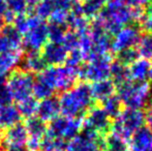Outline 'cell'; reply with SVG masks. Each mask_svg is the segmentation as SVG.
Segmentation results:
<instances>
[{"mask_svg":"<svg viewBox=\"0 0 152 151\" xmlns=\"http://www.w3.org/2000/svg\"><path fill=\"white\" fill-rule=\"evenodd\" d=\"M58 101L62 116L77 119L84 118L96 103L92 95L91 85L83 81L77 83L69 90L62 92Z\"/></svg>","mask_w":152,"mask_h":151,"instance_id":"obj_1","label":"cell"},{"mask_svg":"<svg viewBox=\"0 0 152 151\" xmlns=\"http://www.w3.org/2000/svg\"><path fill=\"white\" fill-rule=\"evenodd\" d=\"M143 8H132L121 0H110L98 14V19L111 35H115L123 27L132 25L141 17Z\"/></svg>","mask_w":152,"mask_h":151,"instance_id":"obj_2","label":"cell"},{"mask_svg":"<svg viewBox=\"0 0 152 151\" xmlns=\"http://www.w3.org/2000/svg\"><path fill=\"white\" fill-rule=\"evenodd\" d=\"M149 87L150 86L148 82L129 80L116 88V91L123 106L128 109L142 110L151 104Z\"/></svg>","mask_w":152,"mask_h":151,"instance_id":"obj_3","label":"cell"},{"mask_svg":"<svg viewBox=\"0 0 152 151\" xmlns=\"http://www.w3.org/2000/svg\"><path fill=\"white\" fill-rule=\"evenodd\" d=\"M145 123V114L142 110L128 109L122 110L120 114L112 120L113 133L120 136L125 141L129 142L132 133L143 126Z\"/></svg>","mask_w":152,"mask_h":151,"instance_id":"obj_4","label":"cell"},{"mask_svg":"<svg viewBox=\"0 0 152 151\" xmlns=\"http://www.w3.org/2000/svg\"><path fill=\"white\" fill-rule=\"evenodd\" d=\"M113 59L109 54L97 56L91 60L83 63L79 67L77 75L83 82L95 83L98 81L106 80L110 77L111 63Z\"/></svg>","mask_w":152,"mask_h":151,"instance_id":"obj_5","label":"cell"},{"mask_svg":"<svg viewBox=\"0 0 152 151\" xmlns=\"http://www.w3.org/2000/svg\"><path fill=\"white\" fill-rule=\"evenodd\" d=\"M34 80L35 79L32 74L20 69H12L10 73H8L6 85L12 93V99L18 103L27 97L32 96Z\"/></svg>","mask_w":152,"mask_h":151,"instance_id":"obj_6","label":"cell"},{"mask_svg":"<svg viewBox=\"0 0 152 151\" xmlns=\"http://www.w3.org/2000/svg\"><path fill=\"white\" fill-rule=\"evenodd\" d=\"M81 129H82V119L57 116L49 121L47 133L52 137L70 141L80 133Z\"/></svg>","mask_w":152,"mask_h":151,"instance_id":"obj_7","label":"cell"},{"mask_svg":"<svg viewBox=\"0 0 152 151\" xmlns=\"http://www.w3.org/2000/svg\"><path fill=\"white\" fill-rule=\"evenodd\" d=\"M104 137L82 127L80 133L67 143L66 151H102Z\"/></svg>","mask_w":152,"mask_h":151,"instance_id":"obj_8","label":"cell"},{"mask_svg":"<svg viewBox=\"0 0 152 151\" xmlns=\"http://www.w3.org/2000/svg\"><path fill=\"white\" fill-rule=\"evenodd\" d=\"M82 122V127L88 128L100 137H104L112 129V119L99 106H94L88 111Z\"/></svg>","mask_w":152,"mask_h":151,"instance_id":"obj_9","label":"cell"},{"mask_svg":"<svg viewBox=\"0 0 152 151\" xmlns=\"http://www.w3.org/2000/svg\"><path fill=\"white\" fill-rule=\"evenodd\" d=\"M48 42V30L47 23L42 22L39 25L30 28L24 34L22 42V48L27 51V53L40 52L42 47Z\"/></svg>","mask_w":152,"mask_h":151,"instance_id":"obj_10","label":"cell"},{"mask_svg":"<svg viewBox=\"0 0 152 151\" xmlns=\"http://www.w3.org/2000/svg\"><path fill=\"white\" fill-rule=\"evenodd\" d=\"M112 42V50L115 53L128 48H136L141 38V32L136 26L129 25L119 30L114 35Z\"/></svg>","mask_w":152,"mask_h":151,"instance_id":"obj_11","label":"cell"},{"mask_svg":"<svg viewBox=\"0 0 152 151\" xmlns=\"http://www.w3.org/2000/svg\"><path fill=\"white\" fill-rule=\"evenodd\" d=\"M68 51L61 42H47L40 50V55L46 61L47 65L58 66L65 62Z\"/></svg>","mask_w":152,"mask_h":151,"instance_id":"obj_12","label":"cell"},{"mask_svg":"<svg viewBox=\"0 0 152 151\" xmlns=\"http://www.w3.org/2000/svg\"><path fill=\"white\" fill-rule=\"evenodd\" d=\"M129 146L132 151H148L152 148V131L143 125L130 137Z\"/></svg>","mask_w":152,"mask_h":151,"instance_id":"obj_13","label":"cell"},{"mask_svg":"<svg viewBox=\"0 0 152 151\" xmlns=\"http://www.w3.org/2000/svg\"><path fill=\"white\" fill-rule=\"evenodd\" d=\"M19 69L24 71L30 74H39L40 71H44L47 66L46 61L40 55V52H32L27 53L24 57L22 56L20 62H19Z\"/></svg>","mask_w":152,"mask_h":151,"instance_id":"obj_14","label":"cell"},{"mask_svg":"<svg viewBox=\"0 0 152 151\" xmlns=\"http://www.w3.org/2000/svg\"><path fill=\"white\" fill-rule=\"evenodd\" d=\"M59 113H60L59 101L54 95L38 101L37 109H36V115L40 119L46 121V122L52 120L55 117L59 116Z\"/></svg>","mask_w":152,"mask_h":151,"instance_id":"obj_15","label":"cell"},{"mask_svg":"<svg viewBox=\"0 0 152 151\" xmlns=\"http://www.w3.org/2000/svg\"><path fill=\"white\" fill-rule=\"evenodd\" d=\"M151 66L152 64L149 60L144 58L138 59L128 66L130 79L137 82H147L150 75Z\"/></svg>","mask_w":152,"mask_h":151,"instance_id":"obj_16","label":"cell"},{"mask_svg":"<svg viewBox=\"0 0 152 151\" xmlns=\"http://www.w3.org/2000/svg\"><path fill=\"white\" fill-rule=\"evenodd\" d=\"M91 90L95 101L102 103L104 99L109 98L113 94H115L116 87L110 79H106V80L93 83L91 85Z\"/></svg>","mask_w":152,"mask_h":151,"instance_id":"obj_17","label":"cell"},{"mask_svg":"<svg viewBox=\"0 0 152 151\" xmlns=\"http://www.w3.org/2000/svg\"><path fill=\"white\" fill-rule=\"evenodd\" d=\"M21 116L17 106L12 104L0 106V126L3 129L12 126L18 122H21Z\"/></svg>","mask_w":152,"mask_h":151,"instance_id":"obj_18","label":"cell"},{"mask_svg":"<svg viewBox=\"0 0 152 151\" xmlns=\"http://www.w3.org/2000/svg\"><path fill=\"white\" fill-rule=\"evenodd\" d=\"M3 135V141L6 143H26L28 139V133L24 123L18 122L12 126L5 128Z\"/></svg>","mask_w":152,"mask_h":151,"instance_id":"obj_19","label":"cell"},{"mask_svg":"<svg viewBox=\"0 0 152 151\" xmlns=\"http://www.w3.org/2000/svg\"><path fill=\"white\" fill-rule=\"evenodd\" d=\"M24 125L26 127L27 133H28V137L31 138L42 139L48 131V124H47L46 121H44L35 115L29 117V118H26Z\"/></svg>","mask_w":152,"mask_h":151,"instance_id":"obj_20","label":"cell"},{"mask_svg":"<svg viewBox=\"0 0 152 151\" xmlns=\"http://www.w3.org/2000/svg\"><path fill=\"white\" fill-rule=\"evenodd\" d=\"M110 76H111V78H112L111 81L114 83L116 88H118L119 86L123 85L124 83L132 80L129 77L128 66L123 65L122 63L118 62L117 60L112 61V63H111Z\"/></svg>","mask_w":152,"mask_h":151,"instance_id":"obj_21","label":"cell"},{"mask_svg":"<svg viewBox=\"0 0 152 151\" xmlns=\"http://www.w3.org/2000/svg\"><path fill=\"white\" fill-rule=\"evenodd\" d=\"M129 144L120 136L114 133H109L104 137L102 151H128Z\"/></svg>","mask_w":152,"mask_h":151,"instance_id":"obj_22","label":"cell"},{"mask_svg":"<svg viewBox=\"0 0 152 151\" xmlns=\"http://www.w3.org/2000/svg\"><path fill=\"white\" fill-rule=\"evenodd\" d=\"M22 54L20 51H10L0 53V71L10 73L19 64Z\"/></svg>","mask_w":152,"mask_h":151,"instance_id":"obj_23","label":"cell"},{"mask_svg":"<svg viewBox=\"0 0 152 151\" xmlns=\"http://www.w3.org/2000/svg\"><path fill=\"white\" fill-rule=\"evenodd\" d=\"M67 141L46 133L40 140L39 151H66Z\"/></svg>","mask_w":152,"mask_h":151,"instance_id":"obj_24","label":"cell"},{"mask_svg":"<svg viewBox=\"0 0 152 151\" xmlns=\"http://www.w3.org/2000/svg\"><path fill=\"white\" fill-rule=\"evenodd\" d=\"M100 104H102V108L104 109V111L108 114V116L112 120L120 114V112L122 111V106H123L120 98L118 97V95L115 94H113L109 98L104 99Z\"/></svg>","mask_w":152,"mask_h":151,"instance_id":"obj_25","label":"cell"},{"mask_svg":"<svg viewBox=\"0 0 152 151\" xmlns=\"http://www.w3.org/2000/svg\"><path fill=\"white\" fill-rule=\"evenodd\" d=\"M107 0H84L81 4L82 12L87 19H93L104 8Z\"/></svg>","mask_w":152,"mask_h":151,"instance_id":"obj_26","label":"cell"},{"mask_svg":"<svg viewBox=\"0 0 152 151\" xmlns=\"http://www.w3.org/2000/svg\"><path fill=\"white\" fill-rule=\"evenodd\" d=\"M2 33L6 36L8 40L10 42V44H12V47L15 48L16 51H20L22 48V42H23V36L20 32L16 29V27L12 24H5L1 29H0Z\"/></svg>","mask_w":152,"mask_h":151,"instance_id":"obj_27","label":"cell"},{"mask_svg":"<svg viewBox=\"0 0 152 151\" xmlns=\"http://www.w3.org/2000/svg\"><path fill=\"white\" fill-rule=\"evenodd\" d=\"M55 93V90L48 84H46L42 81L35 79L34 80L33 88H32V96L37 101L48 98V97L53 96Z\"/></svg>","mask_w":152,"mask_h":151,"instance_id":"obj_28","label":"cell"},{"mask_svg":"<svg viewBox=\"0 0 152 151\" xmlns=\"http://www.w3.org/2000/svg\"><path fill=\"white\" fill-rule=\"evenodd\" d=\"M68 27L66 24L61 23L49 22L47 24V30H48V39L52 42H61L65 32L67 31Z\"/></svg>","mask_w":152,"mask_h":151,"instance_id":"obj_29","label":"cell"},{"mask_svg":"<svg viewBox=\"0 0 152 151\" xmlns=\"http://www.w3.org/2000/svg\"><path fill=\"white\" fill-rule=\"evenodd\" d=\"M137 49L139 51L140 56L144 59L152 61V32H146L141 35Z\"/></svg>","mask_w":152,"mask_h":151,"instance_id":"obj_30","label":"cell"},{"mask_svg":"<svg viewBox=\"0 0 152 151\" xmlns=\"http://www.w3.org/2000/svg\"><path fill=\"white\" fill-rule=\"evenodd\" d=\"M37 99H35L33 96H29L27 98L23 99L21 101H18L17 109L19 110L21 116L25 118H29L31 116H34L36 114L37 109Z\"/></svg>","mask_w":152,"mask_h":151,"instance_id":"obj_31","label":"cell"},{"mask_svg":"<svg viewBox=\"0 0 152 151\" xmlns=\"http://www.w3.org/2000/svg\"><path fill=\"white\" fill-rule=\"evenodd\" d=\"M140 54L137 48H128L124 49V50L118 51L116 52V59L118 62L122 63L123 65L129 66L132 63H134V61H137L138 59H140Z\"/></svg>","mask_w":152,"mask_h":151,"instance_id":"obj_32","label":"cell"},{"mask_svg":"<svg viewBox=\"0 0 152 151\" xmlns=\"http://www.w3.org/2000/svg\"><path fill=\"white\" fill-rule=\"evenodd\" d=\"M54 12V5L52 0H39L33 7V14L42 20L49 19Z\"/></svg>","mask_w":152,"mask_h":151,"instance_id":"obj_33","label":"cell"},{"mask_svg":"<svg viewBox=\"0 0 152 151\" xmlns=\"http://www.w3.org/2000/svg\"><path fill=\"white\" fill-rule=\"evenodd\" d=\"M141 28L146 32H152V2L149 1L144 8L142 9V14L139 19Z\"/></svg>","mask_w":152,"mask_h":151,"instance_id":"obj_34","label":"cell"},{"mask_svg":"<svg viewBox=\"0 0 152 151\" xmlns=\"http://www.w3.org/2000/svg\"><path fill=\"white\" fill-rule=\"evenodd\" d=\"M83 62H84V58H83L82 52L80 51V49H76V50L68 52L64 64H65V66L78 71L79 67L83 64Z\"/></svg>","mask_w":152,"mask_h":151,"instance_id":"obj_35","label":"cell"},{"mask_svg":"<svg viewBox=\"0 0 152 151\" xmlns=\"http://www.w3.org/2000/svg\"><path fill=\"white\" fill-rule=\"evenodd\" d=\"M61 44L68 52L76 50V49H79V46H80V36L75 31H66L61 40Z\"/></svg>","mask_w":152,"mask_h":151,"instance_id":"obj_36","label":"cell"},{"mask_svg":"<svg viewBox=\"0 0 152 151\" xmlns=\"http://www.w3.org/2000/svg\"><path fill=\"white\" fill-rule=\"evenodd\" d=\"M8 10L14 12L15 15L25 14L28 8L25 0H5Z\"/></svg>","mask_w":152,"mask_h":151,"instance_id":"obj_37","label":"cell"},{"mask_svg":"<svg viewBox=\"0 0 152 151\" xmlns=\"http://www.w3.org/2000/svg\"><path fill=\"white\" fill-rule=\"evenodd\" d=\"M0 149L3 151H30L26 143H6L3 140L0 142Z\"/></svg>","mask_w":152,"mask_h":151,"instance_id":"obj_38","label":"cell"},{"mask_svg":"<svg viewBox=\"0 0 152 151\" xmlns=\"http://www.w3.org/2000/svg\"><path fill=\"white\" fill-rule=\"evenodd\" d=\"M12 96L8 89L7 85L2 84L0 85V106H5L12 104Z\"/></svg>","mask_w":152,"mask_h":151,"instance_id":"obj_39","label":"cell"},{"mask_svg":"<svg viewBox=\"0 0 152 151\" xmlns=\"http://www.w3.org/2000/svg\"><path fill=\"white\" fill-rule=\"evenodd\" d=\"M54 10H61V12H69L72 5L76 1L74 0H52Z\"/></svg>","mask_w":152,"mask_h":151,"instance_id":"obj_40","label":"cell"},{"mask_svg":"<svg viewBox=\"0 0 152 151\" xmlns=\"http://www.w3.org/2000/svg\"><path fill=\"white\" fill-rule=\"evenodd\" d=\"M10 51H16L10 40L6 38L5 35L0 31V53L10 52Z\"/></svg>","mask_w":152,"mask_h":151,"instance_id":"obj_41","label":"cell"},{"mask_svg":"<svg viewBox=\"0 0 152 151\" xmlns=\"http://www.w3.org/2000/svg\"><path fill=\"white\" fill-rule=\"evenodd\" d=\"M121 1L132 8H143L150 0H121Z\"/></svg>","mask_w":152,"mask_h":151,"instance_id":"obj_42","label":"cell"},{"mask_svg":"<svg viewBox=\"0 0 152 151\" xmlns=\"http://www.w3.org/2000/svg\"><path fill=\"white\" fill-rule=\"evenodd\" d=\"M40 140H42V139L28 137V139H27V141H26V146L28 147V149L30 150V151H37V150H39Z\"/></svg>","mask_w":152,"mask_h":151,"instance_id":"obj_43","label":"cell"},{"mask_svg":"<svg viewBox=\"0 0 152 151\" xmlns=\"http://www.w3.org/2000/svg\"><path fill=\"white\" fill-rule=\"evenodd\" d=\"M145 123H146V126L152 131V108H150L148 112L145 114Z\"/></svg>","mask_w":152,"mask_h":151,"instance_id":"obj_44","label":"cell"},{"mask_svg":"<svg viewBox=\"0 0 152 151\" xmlns=\"http://www.w3.org/2000/svg\"><path fill=\"white\" fill-rule=\"evenodd\" d=\"M7 5H6V1L5 0H0V18L4 16L6 12H7Z\"/></svg>","mask_w":152,"mask_h":151,"instance_id":"obj_45","label":"cell"},{"mask_svg":"<svg viewBox=\"0 0 152 151\" xmlns=\"http://www.w3.org/2000/svg\"><path fill=\"white\" fill-rule=\"evenodd\" d=\"M7 73H3V71H0V85L6 84V81H7Z\"/></svg>","mask_w":152,"mask_h":151,"instance_id":"obj_46","label":"cell"},{"mask_svg":"<svg viewBox=\"0 0 152 151\" xmlns=\"http://www.w3.org/2000/svg\"><path fill=\"white\" fill-rule=\"evenodd\" d=\"M25 1H26L28 7H34V5H35L39 0H25Z\"/></svg>","mask_w":152,"mask_h":151,"instance_id":"obj_47","label":"cell"},{"mask_svg":"<svg viewBox=\"0 0 152 151\" xmlns=\"http://www.w3.org/2000/svg\"><path fill=\"white\" fill-rule=\"evenodd\" d=\"M3 135H4V129L0 126V142L3 140Z\"/></svg>","mask_w":152,"mask_h":151,"instance_id":"obj_48","label":"cell"},{"mask_svg":"<svg viewBox=\"0 0 152 151\" xmlns=\"http://www.w3.org/2000/svg\"><path fill=\"white\" fill-rule=\"evenodd\" d=\"M149 96H150V101L152 104V86L149 87Z\"/></svg>","mask_w":152,"mask_h":151,"instance_id":"obj_49","label":"cell"},{"mask_svg":"<svg viewBox=\"0 0 152 151\" xmlns=\"http://www.w3.org/2000/svg\"><path fill=\"white\" fill-rule=\"evenodd\" d=\"M149 79L152 80V66H151V69H150V75H149Z\"/></svg>","mask_w":152,"mask_h":151,"instance_id":"obj_50","label":"cell"},{"mask_svg":"<svg viewBox=\"0 0 152 151\" xmlns=\"http://www.w3.org/2000/svg\"><path fill=\"white\" fill-rule=\"evenodd\" d=\"M74 1H76V2H83L84 0H74Z\"/></svg>","mask_w":152,"mask_h":151,"instance_id":"obj_51","label":"cell"}]
</instances>
